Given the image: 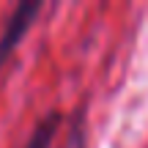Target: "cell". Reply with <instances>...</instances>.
<instances>
[{"mask_svg": "<svg viewBox=\"0 0 148 148\" xmlns=\"http://www.w3.org/2000/svg\"><path fill=\"white\" fill-rule=\"evenodd\" d=\"M63 148H85V126H82V115H74L71 129H69V137H66Z\"/></svg>", "mask_w": 148, "mask_h": 148, "instance_id": "obj_3", "label": "cell"}, {"mask_svg": "<svg viewBox=\"0 0 148 148\" xmlns=\"http://www.w3.org/2000/svg\"><path fill=\"white\" fill-rule=\"evenodd\" d=\"M58 126H60V115H58V112L44 115L41 123L33 129V134L27 137V143L22 145V148H52L55 134H58Z\"/></svg>", "mask_w": 148, "mask_h": 148, "instance_id": "obj_2", "label": "cell"}, {"mask_svg": "<svg viewBox=\"0 0 148 148\" xmlns=\"http://www.w3.org/2000/svg\"><path fill=\"white\" fill-rule=\"evenodd\" d=\"M38 11H41V3H19L14 8V14L5 22V30L0 36V66L8 60V55L19 47V41L27 36V30L33 27Z\"/></svg>", "mask_w": 148, "mask_h": 148, "instance_id": "obj_1", "label": "cell"}]
</instances>
